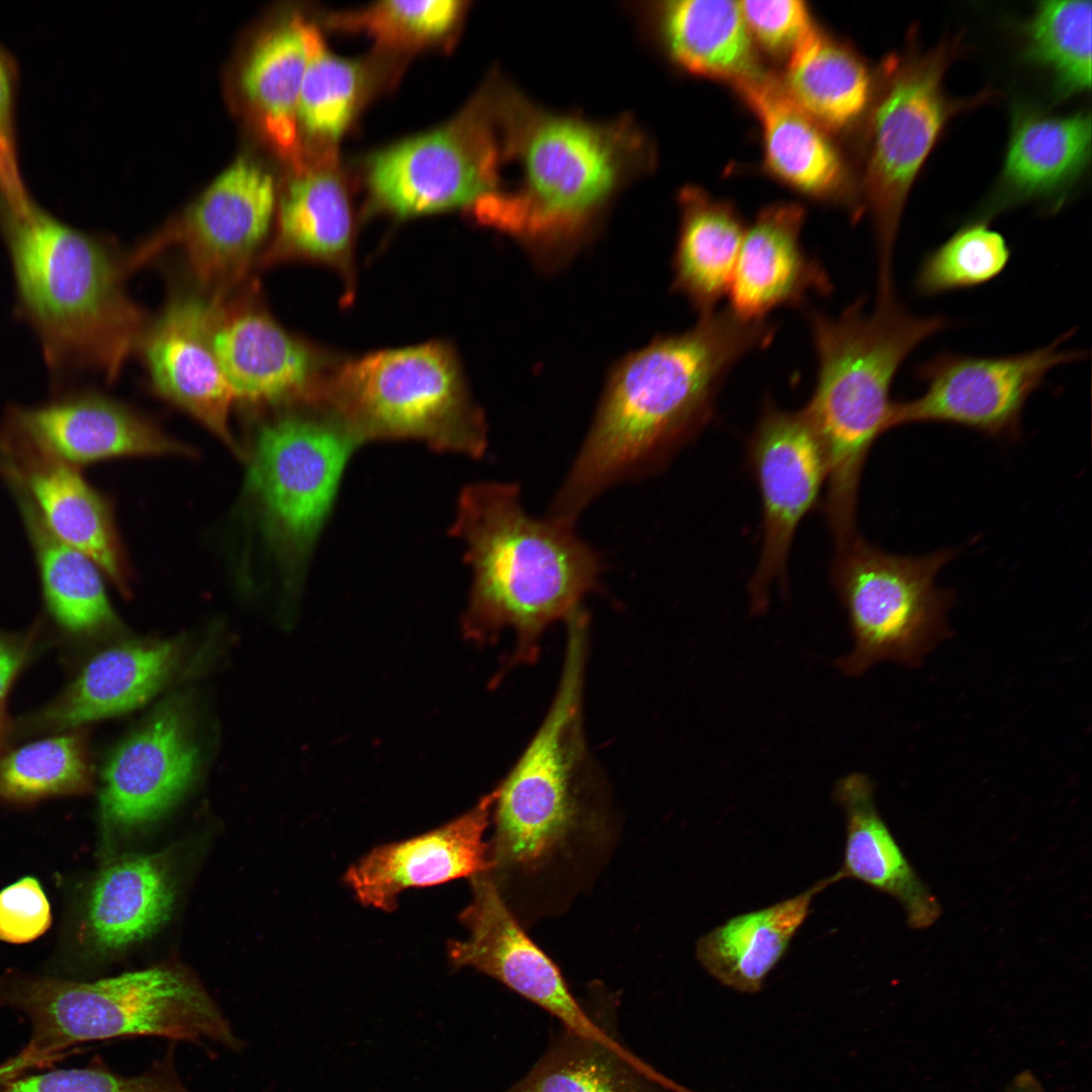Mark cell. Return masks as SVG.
Instances as JSON below:
<instances>
[{
  "label": "cell",
  "instance_id": "19",
  "mask_svg": "<svg viewBox=\"0 0 1092 1092\" xmlns=\"http://www.w3.org/2000/svg\"><path fill=\"white\" fill-rule=\"evenodd\" d=\"M0 466L60 540L91 558L123 592L126 573L108 507L76 467L4 420Z\"/></svg>",
  "mask_w": 1092,
  "mask_h": 1092
},
{
  "label": "cell",
  "instance_id": "20",
  "mask_svg": "<svg viewBox=\"0 0 1092 1092\" xmlns=\"http://www.w3.org/2000/svg\"><path fill=\"white\" fill-rule=\"evenodd\" d=\"M496 796L495 788L445 825L373 848L348 869L346 884L362 905L391 912L404 890L490 872L483 836Z\"/></svg>",
  "mask_w": 1092,
  "mask_h": 1092
},
{
  "label": "cell",
  "instance_id": "1",
  "mask_svg": "<svg viewBox=\"0 0 1092 1092\" xmlns=\"http://www.w3.org/2000/svg\"><path fill=\"white\" fill-rule=\"evenodd\" d=\"M776 325L729 307L632 354L609 381L550 516L574 523L611 485L662 468L710 421L728 373L772 341Z\"/></svg>",
  "mask_w": 1092,
  "mask_h": 1092
},
{
  "label": "cell",
  "instance_id": "33",
  "mask_svg": "<svg viewBox=\"0 0 1092 1092\" xmlns=\"http://www.w3.org/2000/svg\"><path fill=\"white\" fill-rule=\"evenodd\" d=\"M351 236L349 203L339 180L328 172L301 174L281 200L278 235L260 261L305 259L347 272Z\"/></svg>",
  "mask_w": 1092,
  "mask_h": 1092
},
{
  "label": "cell",
  "instance_id": "46",
  "mask_svg": "<svg viewBox=\"0 0 1092 1092\" xmlns=\"http://www.w3.org/2000/svg\"><path fill=\"white\" fill-rule=\"evenodd\" d=\"M30 642L0 630V702L26 662Z\"/></svg>",
  "mask_w": 1092,
  "mask_h": 1092
},
{
  "label": "cell",
  "instance_id": "44",
  "mask_svg": "<svg viewBox=\"0 0 1092 1092\" xmlns=\"http://www.w3.org/2000/svg\"><path fill=\"white\" fill-rule=\"evenodd\" d=\"M51 906L39 884L25 877L0 892V939L24 943L39 937L51 924Z\"/></svg>",
  "mask_w": 1092,
  "mask_h": 1092
},
{
  "label": "cell",
  "instance_id": "17",
  "mask_svg": "<svg viewBox=\"0 0 1092 1092\" xmlns=\"http://www.w3.org/2000/svg\"><path fill=\"white\" fill-rule=\"evenodd\" d=\"M211 344L235 399L259 404L322 396L323 359L251 294L211 299Z\"/></svg>",
  "mask_w": 1092,
  "mask_h": 1092
},
{
  "label": "cell",
  "instance_id": "47",
  "mask_svg": "<svg viewBox=\"0 0 1092 1092\" xmlns=\"http://www.w3.org/2000/svg\"><path fill=\"white\" fill-rule=\"evenodd\" d=\"M1004 1092H1048L1039 1079L1030 1071L1017 1074L1006 1086Z\"/></svg>",
  "mask_w": 1092,
  "mask_h": 1092
},
{
  "label": "cell",
  "instance_id": "42",
  "mask_svg": "<svg viewBox=\"0 0 1092 1092\" xmlns=\"http://www.w3.org/2000/svg\"><path fill=\"white\" fill-rule=\"evenodd\" d=\"M1 1092H191L170 1066L123 1076L101 1069H65L8 1083Z\"/></svg>",
  "mask_w": 1092,
  "mask_h": 1092
},
{
  "label": "cell",
  "instance_id": "5",
  "mask_svg": "<svg viewBox=\"0 0 1092 1092\" xmlns=\"http://www.w3.org/2000/svg\"><path fill=\"white\" fill-rule=\"evenodd\" d=\"M859 298L839 315L808 312L817 357L814 391L802 410L827 465L823 512L828 528L856 525L861 472L876 439L890 430L891 388L908 356L950 325L942 315H918L896 298L867 310Z\"/></svg>",
  "mask_w": 1092,
  "mask_h": 1092
},
{
  "label": "cell",
  "instance_id": "38",
  "mask_svg": "<svg viewBox=\"0 0 1092 1092\" xmlns=\"http://www.w3.org/2000/svg\"><path fill=\"white\" fill-rule=\"evenodd\" d=\"M92 765L86 737L79 730L60 732L0 756V796L35 800L87 789Z\"/></svg>",
  "mask_w": 1092,
  "mask_h": 1092
},
{
  "label": "cell",
  "instance_id": "41",
  "mask_svg": "<svg viewBox=\"0 0 1092 1092\" xmlns=\"http://www.w3.org/2000/svg\"><path fill=\"white\" fill-rule=\"evenodd\" d=\"M463 2L384 1L355 14L340 16L334 24L364 30L390 48L421 46L444 34L454 24Z\"/></svg>",
  "mask_w": 1092,
  "mask_h": 1092
},
{
  "label": "cell",
  "instance_id": "35",
  "mask_svg": "<svg viewBox=\"0 0 1092 1092\" xmlns=\"http://www.w3.org/2000/svg\"><path fill=\"white\" fill-rule=\"evenodd\" d=\"M781 82L796 105L829 128L854 121L867 108L872 89L864 62L815 26L790 54Z\"/></svg>",
  "mask_w": 1092,
  "mask_h": 1092
},
{
  "label": "cell",
  "instance_id": "28",
  "mask_svg": "<svg viewBox=\"0 0 1092 1092\" xmlns=\"http://www.w3.org/2000/svg\"><path fill=\"white\" fill-rule=\"evenodd\" d=\"M839 881L835 873L794 897L731 917L697 940L698 962L727 988L759 992L809 916L814 897Z\"/></svg>",
  "mask_w": 1092,
  "mask_h": 1092
},
{
  "label": "cell",
  "instance_id": "30",
  "mask_svg": "<svg viewBox=\"0 0 1092 1092\" xmlns=\"http://www.w3.org/2000/svg\"><path fill=\"white\" fill-rule=\"evenodd\" d=\"M655 23L670 58L690 73L734 87L762 71L739 1L663 2Z\"/></svg>",
  "mask_w": 1092,
  "mask_h": 1092
},
{
  "label": "cell",
  "instance_id": "13",
  "mask_svg": "<svg viewBox=\"0 0 1092 1092\" xmlns=\"http://www.w3.org/2000/svg\"><path fill=\"white\" fill-rule=\"evenodd\" d=\"M496 125L495 97L484 98L451 125L374 156V196L399 215H414L472 205L496 192L503 160Z\"/></svg>",
  "mask_w": 1092,
  "mask_h": 1092
},
{
  "label": "cell",
  "instance_id": "26",
  "mask_svg": "<svg viewBox=\"0 0 1092 1092\" xmlns=\"http://www.w3.org/2000/svg\"><path fill=\"white\" fill-rule=\"evenodd\" d=\"M833 796L845 816L844 855L836 872L840 881L853 879L894 898L911 929L933 926L941 905L880 815L871 779L862 772L849 774L837 781Z\"/></svg>",
  "mask_w": 1092,
  "mask_h": 1092
},
{
  "label": "cell",
  "instance_id": "15",
  "mask_svg": "<svg viewBox=\"0 0 1092 1092\" xmlns=\"http://www.w3.org/2000/svg\"><path fill=\"white\" fill-rule=\"evenodd\" d=\"M746 460L762 509L760 556L748 584L752 611L766 610L771 586L787 590L789 553L797 529L817 503L827 478L821 444L803 411L762 402L746 446Z\"/></svg>",
  "mask_w": 1092,
  "mask_h": 1092
},
{
  "label": "cell",
  "instance_id": "36",
  "mask_svg": "<svg viewBox=\"0 0 1092 1092\" xmlns=\"http://www.w3.org/2000/svg\"><path fill=\"white\" fill-rule=\"evenodd\" d=\"M307 26L299 18L266 34L243 71V89L269 135L290 151L297 139V104L308 60Z\"/></svg>",
  "mask_w": 1092,
  "mask_h": 1092
},
{
  "label": "cell",
  "instance_id": "14",
  "mask_svg": "<svg viewBox=\"0 0 1092 1092\" xmlns=\"http://www.w3.org/2000/svg\"><path fill=\"white\" fill-rule=\"evenodd\" d=\"M272 177L239 159L222 172L174 224L127 259L128 268L178 247L196 280L213 299L229 296L258 258L273 216Z\"/></svg>",
  "mask_w": 1092,
  "mask_h": 1092
},
{
  "label": "cell",
  "instance_id": "16",
  "mask_svg": "<svg viewBox=\"0 0 1092 1092\" xmlns=\"http://www.w3.org/2000/svg\"><path fill=\"white\" fill-rule=\"evenodd\" d=\"M471 879L472 899L460 921L468 936L452 940L453 965L491 977L580 1035L606 1038L616 1028L585 1010L570 992L554 962L525 933L507 907L489 873Z\"/></svg>",
  "mask_w": 1092,
  "mask_h": 1092
},
{
  "label": "cell",
  "instance_id": "45",
  "mask_svg": "<svg viewBox=\"0 0 1092 1092\" xmlns=\"http://www.w3.org/2000/svg\"><path fill=\"white\" fill-rule=\"evenodd\" d=\"M30 201L17 159L11 75L0 56V208H18Z\"/></svg>",
  "mask_w": 1092,
  "mask_h": 1092
},
{
  "label": "cell",
  "instance_id": "24",
  "mask_svg": "<svg viewBox=\"0 0 1092 1092\" xmlns=\"http://www.w3.org/2000/svg\"><path fill=\"white\" fill-rule=\"evenodd\" d=\"M1090 155L1089 112L1055 114L1018 104L998 184L982 215L1030 201L1058 209L1089 165Z\"/></svg>",
  "mask_w": 1092,
  "mask_h": 1092
},
{
  "label": "cell",
  "instance_id": "8",
  "mask_svg": "<svg viewBox=\"0 0 1092 1092\" xmlns=\"http://www.w3.org/2000/svg\"><path fill=\"white\" fill-rule=\"evenodd\" d=\"M963 51L960 37L921 49L913 29L906 46L883 62L868 122L861 186L862 209L874 224L879 294L894 291L893 253L902 213L939 135L957 113L993 96L989 90L967 99L947 95L944 75Z\"/></svg>",
  "mask_w": 1092,
  "mask_h": 1092
},
{
  "label": "cell",
  "instance_id": "6",
  "mask_svg": "<svg viewBox=\"0 0 1092 1092\" xmlns=\"http://www.w3.org/2000/svg\"><path fill=\"white\" fill-rule=\"evenodd\" d=\"M562 673L541 726L496 787L491 870L530 873L566 842L600 790L584 736L582 700L587 623L567 624Z\"/></svg>",
  "mask_w": 1092,
  "mask_h": 1092
},
{
  "label": "cell",
  "instance_id": "22",
  "mask_svg": "<svg viewBox=\"0 0 1092 1092\" xmlns=\"http://www.w3.org/2000/svg\"><path fill=\"white\" fill-rule=\"evenodd\" d=\"M181 639L123 643L91 657L59 696L21 721L29 733H60L114 717L148 702L172 677Z\"/></svg>",
  "mask_w": 1092,
  "mask_h": 1092
},
{
  "label": "cell",
  "instance_id": "18",
  "mask_svg": "<svg viewBox=\"0 0 1092 1092\" xmlns=\"http://www.w3.org/2000/svg\"><path fill=\"white\" fill-rule=\"evenodd\" d=\"M198 759L189 706L172 698L106 760L100 794L103 821L121 829L154 820L190 785Z\"/></svg>",
  "mask_w": 1092,
  "mask_h": 1092
},
{
  "label": "cell",
  "instance_id": "32",
  "mask_svg": "<svg viewBox=\"0 0 1092 1092\" xmlns=\"http://www.w3.org/2000/svg\"><path fill=\"white\" fill-rule=\"evenodd\" d=\"M32 545L46 608L57 626L71 636H92L114 627L100 568L87 555L56 537L28 496L9 484Z\"/></svg>",
  "mask_w": 1092,
  "mask_h": 1092
},
{
  "label": "cell",
  "instance_id": "23",
  "mask_svg": "<svg viewBox=\"0 0 1092 1092\" xmlns=\"http://www.w3.org/2000/svg\"><path fill=\"white\" fill-rule=\"evenodd\" d=\"M804 208L775 203L746 228L728 290L729 309L747 322L766 321L780 307H800L809 293L828 296L832 281L801 243Z\"/></svg>",
  "mask_w": 1092,
  "mask_h": 1092
},
{
  "label": "cell",
  "instance_id": "3",
  "mask_svg": "<svg viewBox=\"0 0 1092 1092\" xmlns=\"http://www.w3.org/2000/svg\"><path fill=\"white\" fill-rule=\"evenodd\" d=\"M497 117L503 161L518 164V184L479 198L472 213L541 253L578 240L649 163L647 140L629 118L553 113L510 89L498 93Z\"/></svg>",
  "mask_w": 1092,
  "mask_h": 1092
},
{
  "label": "cell",
  "instance_id": "39",
  "mask_svg": "<svg viewBox=\"0 0 1092 1092\" xmlns=\"http://www.w3.org/2000/svg\"><path fill=\"white\" fill-rule=\"evenodd\" d=\"M308 60L297 104V119L312 135L336 140L346 128L362 88L361 68L330 54L320 33L307 26Z\"/></svg>",
  "mask_w": 1092,
  "mask_h": 1092
},
{
  "label": "cell",
  "instance_id": "25",
  "mask_svg": "<svg viewBox=\"0 0 1092 1092\" xmlns=\"http://www.w3.org/2000/svg\"><path fill=\"white\" fill-rule=\"evenodd\" d=\"M34 442L76 466L131 454L187 452L122 405L98 394L68 393L6 418Z\"/></svg>",
  "mask_w": 1092,
  "mask_h": 1092
},
{
  "label": "cell",
  "instance_id": "4",
  "mask_svg": "<svg viewBox=\"0 0 1092 1092\" xmlns=\"http://www.w3.org/2000/svg\"><path fill=\"white\" fill-rule=\"evenodd\" d=\"M0 225L16 312L37 338L51 374L64 380L94 369L114 379L147 330L123 288L126 261L32 201L0 209Z\"/></svg>",
  "mask_w": 1092,
  "mask_h": 1092
},
{
  "label": "cell",
  "instance_id": "43",
  "mask_svg": "<svg viewBox=\"0 0 1092 1092\" xmlns=\"http://www.w3.org/2000/svg\"><path fill=\"white\" fill-rule=\"evenodd\" d=\"M739 3L751 37L774 54L790 56L814 27L809 9L800 0Z\"/></svg>",
  "mask_w": 1092,
  "mask_h": 1092
},
{
  "label": "cell",
  "instance_id": "27",
  "mask_svg": "<svg viewBox=\"0 0 1092 1092\" xmlns=\"http://www.w3.org/2000/svg\"><path fill=\"white\" fill-rule=\"evenodd\" d=\"M734 88L760 122L764 163L776 177L815 198L845 197L846 171L839 154L781 81L761 71Z\"/></svg>",
  "mask_w": 1092,
  "mask_h": 1092
},
{
  "label": "cell",
  "instance_id": "40",
  "mask_svg": "<svg viewBox=\"0 0 1092 1092\" xmlns=\"http://www.w3.org/2000/svg\"><path fill=\"white\" fill-rule=\"evenodd\" d=\"M1005 238L985 221L964 225L922 261L916 290L926 296L969 288L998 276L1010 259Z\"/></svg>",
  "mask_w": 1092,
  "mask_h": 1092
},
{
  "label": "cell",
  "instance_id": "21",
  "mask_svg": "<svg viewBox=\"0 0 1092 1092\" xmlns=\"http://www.w3.org/2000/svg\"><path fill=\"white\" fill-rule=\"evenodd\" d=\"M211 300L173 298L140 347L154 388L238 448L229 426L235 400L211 344Z\"/></svg>",
  "mask_w": 1092,
  "mask_h": 1092
},
{
  "label": "cell",
  "instance_id": "12",
  "mask_svg": "<svg viewBox=\"0 0 1092 1092\" xmlns=\"http://www.w3.org/2000/svg\"><path fill=\"white\" fill-rule=\"evenodd\" d=\"M1068 332L1052 344L1007 356L942 353L915 369L923 393L894 402L889 428L916 423H946L993 438L1018 439L1029 396L1056 367L1082 360L1083 351L1064 350Z\"/></svg>",
  "mask_w": 1092,
  "mask_h": 1092
},
{
  "label": "cell",
  "instance_id": "10",
  "mask_svg": "<svg viewBox=\"0 0 1092 1092\" xmlns=\"http://www.w3.org/2000/svg\"><path fill=\"white\" fill-rule=\"evenodd\" d=\"M956 556L952 549L896 555L859 535L835 548L832 583L853 637L852 650L836 661L843 673L860 675L885 660L916 667L948 638L953 592L938 587L935 578Z\"/></svg>",
  "mask_w": 1092,
  "mask_h": 1092
},
{
  "label": "cell",
  "instance_id": "37",
  "mask_svg": "<svg viewBox=\"0 0 1092 1092\" xmlns=\"http://www.w3.org/2000/svg\"><path fill=\"white\" fill-rule=\"evenodd\" d=\"M1091 2L1042 1L1022 29V57L1042 70L1054 93L1067 98L1090 89Z\"/></svg>",
  "mask_w": 1092,
  "mask_h": 1092
},
{
  "label": "cell",
  "instance_id": "34",
  "mask_svg": "<svg viewBox=\"0 0 1092 1092\" xmlns=\"http://www.w3.org/2000/svg\"><path fill=\"white\" fill-rule=\"evenodd\" d=\"M174 900L170 874L157 855H135L109 866L90 896L88 923L92 938L116 949L156 930L169 916Z\"/></svg>",
  "mask_w": 1092,
  "mask_h": 1092
},
{
  "label": "cell",
  "instance_id": "7",
  "mask_svg": "<svg viewBox=\"0 0 1092 1092\" xmlns=\"http://www.w3.org/2000/svg\"><path fill=\"white\" fill-rule=\"evenodd\" d=\"M9 1003L24 1011L32 1033L25 1062L92 1040L159 1036L235 1050L229 1020L189 972L160 965L94 982L40 979L18 985Z\"/></svg>",
  "mask_w": 1092,
  "mask_h": 1092
},
{
  "label": "cell",
  "instance_id": "31",
  "mask_svg": "<svg viewBox=\"0 0 1092 1092\" xmlns=\"http://www.w3.org/2000/svg\"><path fill=\"white\" fill-rule=\"evenodd\" d=\"M679 205L674 287L705 315L728 293L746 228L733 205L700 188H685Z\"/></svg>",
  "mask_w": 1092,
  "mask_h": 1092
},
{
  "label": "cell",
  "instance_id": "2",
  "mask_svg": "<svg viewBox=\"0 0 1092 1092\" xmlns=\"http://www.w3.org/2000/svg\"><path fill=\"white\" fill-rule=\"evenodd\" d=\"M454 532L472 570L466 636L493 642L505 630L516 640L510 665L534 663L543 633L580 609L597 588L602 560L574 524L530 516L516 483L480 482L460 495Z\"/></svg>",
  "mask_w": 1092,
  "mask_h": 1092
},
{
  "label": "cell",
  "instance_id": "11",
  "mask_svg": "<svg viewBox=\"0 0 1092 1092\" xmlns=\"http://www.w3.org/2000/svg\"><path fill=\"white\" fill-rule=\"evenodd\" d=\"M360 442L335 415H287L262 428L249 488L266 531L283 554L303 559L328 514Z\"/></svg>",
  "mask_w": 1092,
  "mask_h": 1092
},
{
  "label": "cell",
  "instance_id": "29",
  "mask_svg": "<svg viewBox=\"0 0 1092 1092\" xmlns=\"http://www.w3.org/2000/svg\"><path fill=\"white\" fill-rule=\"evenodd\" d=\"M504 1092H697L631 1052L616 1031L606 1038L552 1030L528 1073Z\"/></svg>",
  "mask_w": 1092,
  "mask_h": 1092
},
{
  "label": "cell",
  "instance_id": "48",
  "mask_svg": "<svg viewBox=\"0 0 1092 1092\" xmlns=\"http://www.w3.org/2000/svg\"><path fill=\"white\" fill-rule=\"evenodd\" d=\"M12 730V724L5 710L4 701L0 702V756Z\"/></svg>",
  "mask_w": 1092,
  "mask_h": 1092
},
{
  "label": "cell",
  "instance_id": "9",
  "mask_svg": "<svg viewBox=\"0 0 1092 1092\" xmlns=\"http://www.w3.org/2000/svg\"><path fill=\"white\" fill-rule=\"evenodd\" d=\"M322 397L360 443L411 438L473 457L486 447L481 413L469 400L453 352L441 343L348 362Z\"/></svg>",
  "mask_w": 1092,
  "mask_h": 1092
}]
</instances>
